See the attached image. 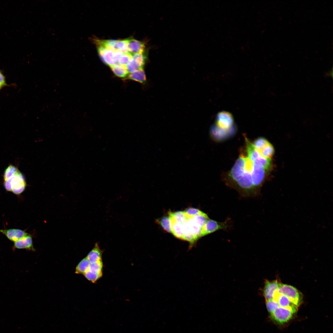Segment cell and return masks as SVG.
Wrapping results in <instances>:
<instances>
[{
  "label": "cell",
  "instance_id": "cell-1",
  "mask_svg": "<svg viewBox=\"0 0 333 333\" xmlns=\"http://www.w3.org/2000/svg\"><path fill=\"white\" fill-rule=\"evenodd\" d=\"M251 162L247 156H240L229 171L226 180L228 186L236 190L244 197H254L260 193L253 183L251 172Z\"/></svg>",
  "mask_w": 333,
  "mask_h": 333
},
{
  "label": "cell",
  "instance_id": "cell-2",
  "mask_svg": "<svg viewBox=\"0 0 333 333\" xmlns=\"http://www.w3.org/2000/svg\"><path fill=\"white\" fill-rule=\"evenodd\" d=\"M3 178L4 186L7 191L19 195L25 189L26 183L24 177L14 166L10 165L6 168Z\"/></svg>",
  "mask_w": 333,
  "mask_h": 333
},
{
  "label": "cell",
  "instance_id": "cell-3",
  "mask_svg": "<svg viewBox=\"0 0 333 333\" xmlns=\"http://www.w3.org/2000/svg\"><path fill=\"white\" fill-rule=\"evenodd\" d=\"M277 293L287 296L297 306L300 304L302 299L301 293L295 287L287 284H281Z\"/></svg>",
  "mask_w": 333,
  "mask_h": 333
},
{
  "label": "cell",
  "instance_id": "cell-4",
  "mask_svg": "<svg viewBox=\"0 0 333 333\" xmlns=\"http://www.w3.org/2000/svg\"><path fill=\"white\" fill-rule=\"evenodd\" d=\"M229 227V222L227 220L223 222H220L209 218L203 228L202 236L219 230H226Z\"/></svg>",
  "mask_w": 333,
  "mask_h": 333
},
{
  "label": "cell",
  "instance_id": "cell-5",
  "mask_svg": "<svg viewBox=\"0 0 333 333\" xmlns=\"http://www.w3.org/2000/svg\"><path fill=\"white\" fill-rule=\"evenodd\" d=\"M236 131L235 125L229 129L225 130L220 128L215 124L211 128L210 134L213 139L220 141L232 136L234 134Z\"/></svg>",
  "mask_w": 333,
  "mask_h": 333
},
{
  "label": "cell",
  "instance_id": "cell-6",
  "mask_svg": "<svg viewBox=\"0 0 333 333\" xmlns=\"http://www.w3.org/2000/svg\"><path fill=\"white\" fill-rule=\"evenodd\" d=\"M295 313L290 309L279 306L271 313V318L279 323L282 324L289 320Z\"/></svg>",
  "mask_w": 333,
  "mask_h": 333
},
{
  "label": "cell",
  "instance_id": "cell-7",
  "mask_svg": "<svg viewBox=\"0 0 333 333\" xmlns=\"http://www.w3.org/2000/svg\"><path fill=\"white\" fill-rule=\"evenodd\" d=\"M215 125L218 127L224 129H231L234 125L232 115L226 111L220 112L216 116Z\"/></svg>",
  "mask_w": 333,
  "mask_h": 333
},
{
  "label": "cell",
  "instance_id": "cell-8",
  "mask_svg": "<svg viewBox=\"0 0 333 333\" xmlns=\"http://www.w3.org/2000/svg\"><path fill=\"white\" fill-rule=\"evenodd\" d=\"M97 47L98 54L104 63L110 67L117 64L114 58V51L101 45H97Z\"/></svg>",
  "mask_w": 333,
  "mask_h": 333
},
{
  "label": "cell",
  "instance_id": "cell-9",
  "mask_svg": "<svg viewBox=\"0 0 333 333\" xmlns=\"http://www.w3.org/2000/svg\"><path fill=\"white\" fill-rule=\"evenodd\" d=\"M281 284L277 280L265 282L263 294L266 301L273 299L275 293Z\"/></svg>",
  "mask_w": 333,
  "mask_h": 333
},
{
  "label": "cell",
  "instance_id": "cell-10",
  "mask_svg": "<svg viewBox=\"0 0 333 333\" xmlns=\"http://www.w3.org/2000/svg\"><path fill=\"white\" fill-rule=\"evenodd\" d=\"M0 231L8 239L14 242L29 234L23 230L15 228L2 229Z\"/></svg>",
  "mask_w": 333,
  "mask_h": 333
},
{
  "label": "cell",
  "instance_id": "cell-11",
  "mask_svg": "<svg viewBox=\"0 0 333 333\" xmlns=\"http://www.w3.org/2000/svg\"><path fill=\"white\" fill-rule=\"evenodd\" d=\"M146 58L147 56L144 52L134 54L129 64L136 70L143 69Z\"/></svg>",
  "mask_w": 333,
  "mask_h": 333
},
{
  "label": "cell",
  "instance_id": "cell-12",
  "mask_svg": "<svg viewBox=\"0 0 333 333\" xmlns=\"http://www.w3.org/2000/svg\"><path fill=\"white\" fill-rule=\"evenodd\" d=\"M273 299L277 301L279 306L290 309L295 313L297 310L298 306L285 295L278 294L276 292Z\"/></svg>",
  "mask_w": 333,
  "mask_h": 333
},
{
  "label": "cell",
  "instance_id": "cell-13",
  "mask_svg": "<svg viewBox=\"0 0 333 333\" xmlns=\"http://www.w3.org/2000/svg\"><path fill=\"white\" fill-rule=\"evenodd\" d=\"M13 247L15 249H25L30 250H34L32 238L30 234L14 242Z\"/></svg>",
  "mask_w": 333,
  "mask_h": 333
},
{
  "label": "cell",
  "instance_id": "cell-14",
  "mask_svg": "<svg viewBox=\"0 0 333 333\" xmlns=\"http://www.w3.org/2000/svg\"><path fill=\"white\" fill-rule=\"evenodd\" d=\"M129 52L132 55L144 52L145 46L143 42L134 39H128Z\"/></svg>",
  "mask_w": 333,
  "mask_h": 333
},
{
  "label": "cell",
  "instance_id": "cell-15",
  "mask_svg": "<svg viewBox=\"0 0 333 333\" xmlns=\"http://www.w3.org/2000/svg\"><path fill=\"white\" fill-rule=\"evenodd\" d=\"M102 252L98 244L96 243L94 248L86 257L91 264L102 260Z\"/></svg>",
  "mask_w": 333,
  "mask_h": 333
},
{
  "label": "cell",
  "instance_id": "cell-16",
  "mask_svg": "<svg viewBox=\"0 0 333 333\" xmlns=\"http://www.w3.org/2000/svg\"><path fill=\"white\" fill-rule=\"evenodd\" d=\"M128 78L141 83H145L146 80V77L143 69H140L128 75Z\"/></svg>",
  "mask_w": 333,
  "mask_h": 333
},
{
  "label": "cell",
  "instance_id": "cell-17",
  "mask_svg": "<svg viewBox=\"0 0 333 333\" xmlns=\"http://www.w3.org/2000/svg\"><path fill=\"white\" fill-rule=\"evenodd\" d=\"M112 71L117 76L124 78L127 76L128 72L126 66L116 64L110 67Z\"/></svg>",
  "mask_w": 333,
  "mask_h": 333
},
{
  "label": "cell",
  "instance_id": "cell-18",
  "mask_svg": "<svg viewBox=\"0 0 333 333\" xmlns=\"http://www.w3.org/2000/svg\"><path fill=\"white\" fill-rule=\"evenodd\" d=\"M90 264L87 257L83 259L76 266L75 273L84 275L88 271Z\"/></svg>",
  "mask_w": 333,
  "mask_h": 333
},
{
  "label": "cell",
  "instance_id": "cell-19",
  "mask_svg": "<svg viewBox=\"0 0 333 333\" xmlns=\"http://www.w3.org/2000/svg\"><path fill=\"white\" fill-rule=\"evenodd\" d=\"M128 39L117 40L116 48L124 53H129L128 47Z\"/></svg>",
  "mask_w": 333,
  "mask_h": 333
},
{
  "label": "cell",
  "instance_id": "cell-20",
  "mask_svg": "<svg viewBox=\"0 0 333 333\" xmlns=\"http://www.w3.org/2000/svg\"><path fill=\"white\" fill-rule=\"evenodd\" d=\"M103 263L102 260L90 264L88 271L95 273H102Z\"/></svg>",
  "mask_w": 333,
  "mask_h": 333
},
{
  "label": "cell",
  "instance_id": "cell-21",
  "mask_svg": "<svg viewBox=\"0 0 333 333\" xmlns=\"http://www.w3.org/2000/svg\"><path fill=\"white\" fill-rule=\"evenodd\" d=\"M157 222L163 228L168 232H171L170 220L169 217L165 216L157 220Z\"/></svg>",
  "mask_w": 333,
  "mask_h": 333
},
{
  "label": "cell",
  "instance_id": "cell-22",
  "mask_svg": "<svg viewBox=\"0 0 333 333\" xmlns=\"http://www.w3.org/2000/svg\"><path fill=\"white\" fill-rule=\"evenodd\" d=\"M266 306L270 314L279 306L277 301L275 299L266 301Z\"/></svg>",
  "mask_w": 333,
  "mask_h": 333
},
{
  "label": "cell",
  "instance_id": "cell-23",
  "mask_svg": "<svg viewBox=\"0 0 333 333\" xmlns=\"http://www.w3.org/2000/svg\"><path fill=\"white\" fill-rule=\"evenodd\" d=\"M102 273H95L88 271L84 275L88 280L95 283L102 276Z\"/></svg>",
  "mask_w": 333,
  "mask_h": 333
},
{
  "label": "cell",
  "instance_id": "cell-24",
  "mask_svg": "<svg viewBox=\"0 0 333 333\" xmlns=\"http://www.w3.org/2000/svg\"><path fill=\"white\" fill-rule=\"evenodd\" d=\"M132 55L130 53H124L119 60L118 64L126 66L132 58Z\"/></svg>",
  "mask_w": 333,
  "mask_h": 333
},
{
  "label": "cell",
  "instance_id": "cell-25",
  "mask_svg": "<svg viewBox=\"0 0 333 333\" xmlns=\"http://www.w3.org/2000/svg\"><path fill=\"white\" fill-rule=\"evenodd\" d=\"M184 212L188 215L191 216H195L200 214L202 212L197 209L190 208L185 211Z\"/></svg>",
  "mask_w": 333,
  "mask_h": 333
},
{
  "label": "cell",
  "instance_id": "cell-26",
  "mask_svg": "<svg viewBox=\"0 0 333 333\" xmlns=\"http://www.w3.org/2000/svg\"><path fill=\"white\" fill-rule=\"evenodd\" d=\"M123 54L124 53L118 50L114 51V58L117 64H118L119 60Z\"/></svg>",
  "mask_w": 333,
  "mask_h": 333
},
{
  "label": "cell",
  "instance_id": "cell-27",
  "mask_svg": "<svg viewBox=\"0 0 333 333\" xmlns=\"http://www.w3.org/2000/svg\"><path fill=\"white\" fill-rule=\"evenodd\" d=\"M0 82L5 85H6L7 84L6 83L5 81V77L2 72L0 71Z\"/></svg>",
  "mask_w": 333,
  "mask_h": 333
},
{
  "label": "cell",
  "instance_id": "cell-28",
  "mask_svg": "<svg viewBox=\"0 0 333 333\" xmlns=\"http://www.w3.org/2000/svg\"><path fill=\"white\" fill-rule=\"evenodd\" d=\"M5 86L0 82V90L3 87Z\"/></svg>",
  "mask_w": 333,
  "mask_h": 333
}]
</instances>
